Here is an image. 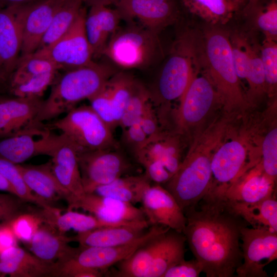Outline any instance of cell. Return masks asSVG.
Returning a JSON list of instances; mask_svg holds the SVG:
<instances>
[{
	"instance_id": "obj_1",
	"label": "cell",
	"mask_w": 277,
	"mask_h": 277,
	"mask_svg": "<svg viewBox=\"0 0 277 277\" xmlns=\"http://www.w3.org/2000/svg\"><path fill=\"white\" fill-rule=\"evenodd\" d=\"M184 214L186 242L207 277H232L243 262L242 229L250 226L222 196L206 195Z\"/></svg>"
},
{
	"instance_id": "obj_2",
	"label": "cell",
	"mask_w": 277,
	"mask_h": 277,
	"mask_svg": "<svg viewBox=\"0 0 277 277\" xmlns=\"http://www.w3.org/2000/svg\"><path fill=\"white\" fill-rule=\"evenodd\" d=\"M228 130V123L215 120L195 138L178 169L165 183L184 213L207 194L211 181L213 154Z\"/></svg>"
},
{
	"instance_id": "obj_3",
	"label": "cell",
	"mask_w": 277,
	"mask_h": 277,
	"mask_svg": "<svg viewBox=\"0 0 277 277\" xmlns=\"http://www.w3.org/2000/svg\"><path fill=\"white\" fill-rule=\"evenodd\" d=\"M116 72L109 65L94 61L88 65L65 71L54 82L34 123H42L67 113L81 101L89 100L97 93Z\"/></svg>"
},
{
	"instance_id": "obj_4",
	"label": "cell",
	"mask_w": 277,
	"mask_h": 277,
	"mask_svg": "<svg viewBox=\"0 0 277 277\" xmlns=\"http://www.w3.org/2000/svg\"><path fill=\"white\" fill-rule=\"evenodd\" d=\"M203 47L201 60L221 104L229 112H242L249 104L234 67L228 35L220 29H209L205 33Z\"/></svg>"
},
{
	"instance_id": "obj_5",
	"label": "cell",
	"mask_w": 277,
	"mask_h": 277,
	"mask_svg": "<svg viewBox=\"0 0 277 277\" xmlns=\"http://www.w3.org/2000/svg\"><path fill=\"white\" fill-rule=\"evenodd\" d=\"M188 35L175 43L163 65L153 89H149L150 101L160 126L167 124V113L171 103L180 101L196 71L195 50Z\"/></svg>"
},
{
	"instance_id": "obj_6",
	"label": "cell",
	"mask_w": 277,
	"mask_h": 277,
	"mask_svg": "<svg viewBox=\"0 0 277 277\" xmlns=\"http://www.w3.org/2000/svg\"><path fill=\"white\" fill-rule=\"evenodd\" d=\"M129 23L118 28L102 55L123 70L148 68L162 55L158 34L141 25Z\"/></svg>"
},
{
	"instance_id": "obj_7",
	"label": "cell",
	"mask_w": 277,
	"mask_h": 277,
	"mask_svg": "<svg viewBox=\"0 0 277 277\" xmlns=\"http://www.w3.org/2000/svg\"><path fill=\"white\" fill-rule=\"evenodd\" d=\"M76 148L77 152L103 149L120 145L113 131L90 106L74 107L52 125Z\"/></svg>"
},
{
	"instance_id": "obj_8",
	"label": "cell",
	"mask_w": 277,
	"mask_h": 277,
	"mask_svg": "<svg viewBox=\"0 0 277 277\" xmlns=\"http://www.w3.org/2000/svg\"><path fill=\"white\" fill-rule=\"evenodd\" d=\"M77 160L86 193L120 177L132 175L134 166L120 145L103 149L77 152Z\"/></svg>"
},
{
	"instance_id": "obj_9",
	"label": "cell",
	"mask_w": 277,
	"mask_h": 277,
	"mask_svg": "<svg viewBox=\"0 0 277 277\" xmlns=\"http://www.w3.org/2000/svg\"><path fill=\"white\" fill-rule=\"evenodd\" d=\"M167 228L152 225L133 241L121 245L111 247H84L79 246L73 256L58 266L55 276H66L80 269L105 271L110 267L127 259L138 248Z\"/></svg>"
},
{
	"instance_id": "obj_10",
	"label": "cell",
	"mask_w": 277,
	"mask_h": 277,
	"mask_svg": "<svg viewBox=\"0 0 277 277\" xmlns=\"http://www.w3.org/2000/svg\"><path fill=\"white\" fill-rule=\"evenodd\" d=\"M86 15V9L82 7L74 23L61 38L33 53L49 60L57 70L65 71L91 64L93 55L85 28Z\"/></svg>"
},
{
	"instance_id": "obj_11",
	"label": "cell",
	"mask_w": 277,
	"mask_h": 277,
	"mask_svg": "<svg viewBox=\"0 0 277 277\" xmlns=\"http://www.w3.org/2000/svg\"><path fill=\"white\" fill-rule=\"evenodd\" d=\"M221 100L206 75L196 72L180 100L174 114L175 133L184 135L201 124Z\"/></svg>"
},
{
	"instance_id": "obj_12",
	"label": "cell",
	"mask_w": 277,
	"mask_h": 277,
	"mask_svg": "<svg viewBox=\"0 0 277 277\" xmlns=\"http://www.w3.org/2000/svg\"><path fill=\"white\" fill-rule=\"evenodd\" d=\"M244 136L222 142L214 151L211 163V181L206 195L224 196L247 165L248 144Z\"/></svg>"
},
{
	"instance_id": "obj_13",
	"label": "cell",
	"mask_w": 277,
	"mask_h": 277,
	"mask_svg": "<svg viewBox=\"0 0 277 277\" xmlns=\"http://www.w3.org/2000/svg\"><path fill=\"white\" fill-rule=\"evenodd\" d=\"M241 241L243 262L236 270V276L267 277L264 267L277 258V232L246 226Z\"/></svg>"
},
{
	"instance_id": "obj_14",
	"label": "cell",
	"mask_w": 277,
	"mask_h": 277,
	"mask_svg": "<svg viewBox=\"0 0 277 277\" xmlns=\"http://www.w3.org/2000/svg\"><path fill=\"white\" fill-rule=\"evenodd\" d=\"M42 123L34 125L0 141V157L16 164L38 155L51 156L63 138L55 135Z\"/></svg>"
},
{
	"instance_id": "obj_15",
	"label": "cell",
	"mask_w": 277,
	"mask_h": 277,
	"mask_svg": "<svg viewBox=\"0 0 277 277\" xmlns=\"http://www.w3.org/2000/svg\"><path fill=\"white\" fill-rule=\"evenodd\" d=\"M65 0H34L17 5L16 17L22 36L21 55L34 52L55 12Z\"/></svg>"
},
{
	"instance_id": "obj_16",
	"label": "cell",
	"mask_w": 277,
	"mask_h": 277,
	"mask_svg": "<svg viewBox=\"0 0 277 277\" xmlns=\"http://www.w3.org/2000/svg\"><path fill=\"white\" fill-rule=\"evenodd\" d=\"M121 18L128 22L137 19L141 25L159 34L177 18L176 0H114Z\"/></svg>"
},
{
	"instance_id": "obj_17",
	"label": "cell",
	"mask_w": 277,
	"mask_h": 277,
	"mask_svg": "<svg viewBox=\"0 0 277 277\" xmlns=\"http://www.w3.org/2000/svg\"><path fill=\"white\" fill-rule=\"evenodd\" d=\"M141 203L150 226H164L183 232L186 216L174 197L161 185H151L145 191Z\"/></svg>"
},
{
	"instance_id": "obj_18",
	"label": "cell",
	"mask_w": 277,
	"mask_h": 277,
	"mask_svg": "<svg viewBox=\"0 0 277 277\" xmlns=\"http://www.w3.org/2000/svg\"><path fill=\"white\" fill-rule=\"evenodd\" d=\"M51 157L50 162L53 174L71 197L68 210L77 209L86 193L82 183L76 148L63 136Z\"/></svg>"
},
{
	"instance_id": "obj_19",
	"label": "cell",
	"mask_w": 277,
	"mask_h": 277,
	"mask_svg": "<svg viewBox=\"0 0 277 277\" xmlns=\"http://www.w3.org/2000/svg\"><path fill=\"white\" fill-rule=\"evenodd\" d=\"M43 102L40 97L0 99V137L13 135L34 125Z\"/></svg>"
},
{
	"instance_id": "obj_20",
	"label": "cell",
	"mask_w": 277,
	"mask_h": 277,
	"mask_svg": "<svg viewBox=\"0 0 277 277\" xmlns=\"http://www.w3.org/2000/svg\"><path fill=\"white\" fill-rule=\"evenodd\" d=\"M275 183L265 173L260 162L239 176L227 189L224 196L233 202H258L276 193Z\"/></svg>"
},
{
	"instance_id": "obj_21",
	"label": "cell",
	"mask_w": 277,
	"mask_h": 277,
	"mask_svg": "<svg viewBox=\"0 0 277 277\" xmlns=\"http://www.w3.org/2000/svg\"><path fill=\"white\" fill-rule=\"evenodd\" d=\"M78 208L109 222L131 224L147 221L141 208L95 193H86L78 204Z\"/></svg>"
},
{
	"instance_id": "obj_22",
	"label": "cell",
	"mask_w": 277,
	"mask_h": 277,
	"mask_svg": "<svg viewBox=\"0 0 277 277\" xmlns=\"http://www.w3.org/2000/svg\"><path fill=\"white\" fill-rule=\"evenodd\" d=\"M71 237L60 233L52 226L43 223L27 243L32 253L41 260L57 267L68 261L77 248L71 247Z\"/></svg>"
},
{
	"instance_id": "obj_23",
	"label": "cell",
	"mask_w": 277,
	"mask_h": 277,
	"mask_svg": "<svg viewBox=\"0 0 277 277\" xmlns=\"http://www.w3.org/2000/svg\"><path fill=\"white\" fill-rule=\"evenodd\" d=\"M56 267L16 245L0 252V276H54Z\"/></svg>"
},
{
	"instance_id": "obj_24",
	"label": "cell",
	"mask_w": 277,
	"mask_h": 277,
	"mask_svg": "<svg viewBox=\"0 0 277 277\" xmlns=\"http://www.w3.org/2000/svg\"><path fill=\"white\" fill-rule=\"evenodd\" d=\"M121 19L116 9L103 5L90 6L86 15L85 28L93 56L102 55L110 38L118 29Z\"/></svg>"
},
{
	"instance_id": "obj_25",
	"label": "cell",
	"mask_w": 277,
	"mask_h": 277,
	"mask_svg": "<svg viewBox=\"0 0 277 277\" xmlns=\"http://www.w3.org/2000/svg\"><path fill=\"white\" fill-rule=\"evenodd\" d=\"M17 5L0 9V58L2 76L11 75L19 58L22 36L16 17Z\"/></svg>"
},
{
	"instance_id": "obj_26",
	"label": "cell",
	"mask_w": 277,
	"mask_h": 277,
	"mask_svg": "<svg viewBox=\"0 0 277 277\" xmlns=\"http://www.w3.org/2000/svg\"><path fill=\"white\" fill-rule=\"evenodd\" d=\"M16 165L27 185L36 195L49 204L63 199L70 205L71 195L53 174L50 161L40 165Z\"/></svg>"
},
{
	"instance_id": "obj_27",
	"label": "cell",
	"mask_w": 277,
	"mask_h": 277,
	"mask_svg": "<svg viewBox=\"0 0 277 277\" xmlns=\"http://www.w3.org/2000/svg\"><path fill=\"white\" fill-rule=\"evenodd\" d=\"M148 228L141 226L103 227L78 232L72 236L84 247H111L128 243L143 234Z\"/></svg>"
},
{
	"instance_id": "obj_28",
	"label": "cell",
	"mask_w": 277,
	"mask_h": 277,
	"mask_svg": "<svg viewBox=\"0 0 277 277\" xmlns=\"http://www.w3.org/2000/svg\"><path fill=\"white\" fill-rule=\"evenodd\" d=\"M228 201L234 212L251 227L267 229L277 232L276 193L261 201L253 203Z\"/></svg>"
},
{
	"instance_id": "obj_29",
	"label": "cell",
	"mask_w": 277,
	"mask_h": 277,
	"mask_svg": "<svg viewBox=\"0 0 277 277\" xmlns=\"http://www.w3.org/2000/svg\"><path fill=\"white\" fill-rule=\"evenodd\" d=\"M151 182L145 173L124 176L98 187L93 193L133 205L141 203Z\"/></svg>"
},
{
	"instance_id": "obj_30",
	"label": "cell",
	"mask_w": 277,
	"mask_h": 277,
	"mask_svg": "<svg viewBox=\"0 0 277 277\" xmlns=\"http://www.w3.org/2000/svg\"><path fill=\"white\" fill-rule=\"evenodd\" d=\"M49 225L53 226L60 233L73 229L78 232H83L95 229L121 226H141L149 227L147 221L131 224L112 223L100 219L94 215H87L68 210L63 214L56 213L50 219Z\"/></svg>"
},
{
	"instance_id": "obj_31",
	"label": "cell",
	"mask_w": 277,
	"mask_h": 277,
	"mask_svg": "<svg viewBox=\"0 0 277 277\" xmlns=\"http://www.w3.org/2000/svg\"><path fill=\"white\" fill-rule=\"evenodd\" d=\"M83 4L82 0L63 2L54 15L37 50L52 45L69 30L78 16Z\"/></svg>"
},
{
	"instance_id": "obj_32",
	"label": "cell",
	"mask_w": 277,
	"mask_h": 277,
	"mask_svg": "<svg viewBox=\"0 0 277 277\" xmlns=\"http://www.w3.org/2000/svg\"><path fill=\"white\" fill-rule=\"evenodd\" d=\"M191 13L213 24L225 23L236 8L232 0H181Z\"/></svg>"
},
{
	"instance_id": "obj_33",
	"label": "cell",
	"mask_w": 277,
	"mask_h": 277,
	"mask_svg": "<svg viewBox=\"0 0 277 277\" xmlns=\"http://www.w3.org/2000/svg\"><path fill=\"white\" fill-rule=\"evenodd\" d=\"M0 173L11 186L16 195L23 200L49 211H55L58 210L36 195L29 188L16 164L0 157Z\"/></svg>"
},
{
	"instance_id": "obj_34",
	"label": "cell",
	"mask_w": 277,
	"mask_h": 277,
	"mask_svg": "<svg viewBox=\"0 0 277 277\" xmlns=\"http://www.w3.org/2000/svg\"><path fill=\"white\" fill-rule=\"evenodd\" d=\"M136 79L123 72H117L109 80L113 115L118 126L124 110L133 93Z\"/></svg>"
},
{
	"instance_id": "obj_35",
	"label": "cell",
	"mask_w": 277,
	"mask_h": 277,
	"mask_svg": "<svg viewBox=\"0 0 277 277\" xmlns=\"http://www.w3.org/2000/svg\"><path fill=\"white\" fill-rule=\"evenodd\" d=\"M57 71L51 62L33 53L20 56L16 67L11 74L10 85L18 83L32 76Z\"/></svg>"
},
{
	"instance_id": "obj_36",
	"label": "cell",
	"mask_w": 277,
	"mask_h": 277,
	"mask_svg": "<svg viewBox=\"0 0 277 277\" xmlns=\"http://www.w3.org/2000/svg\"><path fill=\"white\" fill-rule=\"evenodd\" d=\"M150 101L149 89L137 80L133 93L122 114L118 126L124 130L138 122L146 105Z\"/></svg>"
},
{
	"instance_id": "obj_37",
	"label": "cell",
	"mask_w": 277,
	"mask_h": 277,
	"mask_svg": "<svg viewBox=\"0 0 277 277\" xmlns=\"http://www.w3.org/2000/svg\"><path fill=\"white\" fill-rule=\"evenodd\" d=\"M249 90L246 96L249 104L254 105L266 94L265 75L260 56L251 48L249 67L246 77Z\"/></svg>"
},
{
	"instance_id": "obj_38",
	"label": "cell",
	"mask_w": 277,
	"mask_h": 277,
	"mask_svg": "<svg viewBox=\"0 0 277 277\" xmlns=\"http://www.w3.org/2000/svg\"><path fill=\"white\" fill-rule=\"evenodd\" d=\"M260 57L265 75L266 94L272 97L276 93L277 85V45L275 41H264Z\"/></svg>"
},
{
	"instance_id": "obj_39",
	"label": "cell",
	"mask_w": 277,
	"mask_h": 277,
	"mask_svg": "<svg viewBox=\"0 0 277 277\" xmlns=\"http://www.w3.org/2000/svg\"><path fill=\"white\" fill-rule=\"evenodd\" d=\"M56 71L32 76L14 85H10L11 92L16 97H41L54 82Z\"/></svg>"
},
{
	"instance_id": "obj_40",
	"label": "cell",
	"mask_w": 277,
	"mask_h": 277,
	"mask_svg": "<svg viewBox=\"0 0 277 277\" xmlns=\"http://www.w3.org/2000/svg\"><path fill=\"white\" fill-rule=\"evenodd\" d=\"M262 159L260 161L265 173L276 182L277 175V128L272 125L261 142Z\"/></svg>"
},
{
	"instance_id": "obj_41",
	"label": "cell",
	"mask_w": 277,
	"mask_h": 277,
	"mask_svg": "<svg viewBox=\"0 0 277 277\" xmlns=\"http://www.w3.org/2000/svg\"><path fill=\"white\" fill-rule=\"evenodd\" d=\"M44 223L43 210L39 214L32 211L21 214L12 220L9 224L17 239L27 244Z\"/></svg>"
},
{
	"instance_id": "obj_42",
	"label": "cell",
	"mask_w": 277,
	"mask_h": 277,
	"mask_svg": "<svg viewBox=\"0 0 277 277\" xmlns=\"http://www.w3.org/2000/svg\"><path fill=\"white\" fill-rule=\"evenodd\" d=\"M109 81L100 91L88 100L92 109L113 132L118 126L113 115Z\"/></svg>"
},
{
	"instance_id": "obj_43",
	"label": "cell",
	"mask_w": 277,
	"mask_h": 277,
	"mask_svg": "<svg viewBox=\"0 0 277 277\" xmlns=\"http://www.w3.org/2000/svg\"><path fill=\"white\" fill-rule=\"evenodd\" d=\"M256 22L266 38L275 41L277 36V2L270 0L265 6L257 8Z\"/></svg>"
},
{
	"instance_id": "obj_44",
	"label": "cell",
	"mask_w": 277,
	"mask_h": 277,
	"mask_svg": "<svg viewBox=\"0 0 277 277\" xmlns=\"http://www.w3.org/2000/svg\"><path fill=\"white\" fill-rule=\"evenodd\" d=\"M27 202L10 193H0V226L9 223L19 215L31 212Z\"/></svg>"
},
{
	"instance_id": "obj_45",
	"label": "cell",
	"mask_w": 277,
	"mask_h": 277,
	"mask_svg": "<svg viewBox=\"0 0 277 277\" xmlns=\"http://www.w3.org/2000/svg\"><path fill=\"white\" fill-rule=\"evenodd\" d=\"M148 136L142 129L138 122L122 130L120 146L130 156L135 154L146 144Z\"/></svg>"
},
{
	"instance_id": "obj_46",
	"label": "cell",
	"mask_w": 277,
	"mask_h": 277,
	"mask_svg": "<svg viewBox=\"0 0 277 277\" xmlns=\"http://www.w3.org/2000/svg\"><path fill=\"white\" fill-rule=\"evenodd\" d=\"M251 47L242 41L231 43L232 60L239 79H246L251 59Z\"/></svg>"
},
{
	"instance_id": "obj_47",
	"label": "cell",
	"mask_w": 277,
	"mask_h": 277,
	"mask_svg": "<svg viewBox=\"0 0 277 277\" xmlns=\"http://www.w3.org/2000/svg\"><path fill=\"white\" fill-rule=\"evenodd\" d=\"M202 272V266L196 259H184L169 268L163 277H198Z\"/></svg>"
},
{
	"instance_id": "obj_48",
	"label": "cell",
	"mask_w": 277,
	"mask_h": 277,
	"mask_svg": "<svg viewBox=\"0 0 277 277\" xmlns=\"http://www.w3.org/2000/svg\"><path fill=\"white\" fill-rule=\"evenodd\" d=\"M138 123L148 137L156 136L163 131L151 101L146 105Z\"/></svg>"
},
{
	"instance_id": "obj_49",
	"label": "cell",
	"mask_w": 277,
	"mask_h": 277,
	"mask_svg": "<svg viewBox=\"0 0 277 277\" xmlns=\"http://www.w3.org/2000/svg\"><path fill=\"white\" fill-rule=\"evenodd\" d=\"M145 174L152 182L157 184H164L172 177L165 166L158 161H149L142 164Z\"/></svg>"
},
{
	"instance_id": "obj_50",
	"label": "cell",
	"mask_w": 277,
	"mask_h": 277,
	"mask_svg": "<svg viewBox=\"0 0 277 277\" xmlns=\"http://www.w3.org/2000/svg\"><path fill=\"white\" fill-rule=\"evenodd\" d=\"M16 240L9 223L0 226V252L16 246Z\"/></svg>"
},
{
	"instance_id": "obj_51",
	"label": "cell",
	"mask_w": 277,
	"mask_h": 277,
	"mask_svg": "<svg viewBox=\"0 0 277 277\" xmlns=\"http://www.w3.org/2000/svg\"><path fill=\"white\" fill-rule=\"evenodd\" d=\"M105 271L90 269H80L72 272L68 277H100Z\"/></svg>"
},
{
	"instance_id": "obj_52",
	"label": "cell",
	"mask_w": 277,
	"mask_h": 277,
	"mask_svg": "<svg viewBox=\"0 0 277 277\" xmlns=\"http://www.w3.org/2000/svg\"><path fill=\"white\" fill-rule=\"evenodd\" d=\"M0 191L6 192L13 194H15L14 189L12 188L8 181L0 173Z\"/></svg>"
},
{
	"instance_id": "obj_53",
	"label": "cell",
	"mask_w": 277,
	"mask_h": 277,
	"mask_svg": "<svg viewBox=\"0 0 277 277\" xmlns=\"http://www.w3.org/2000/svg\"><path fill=\"white\" fill-rule=\"evenodd\" d=\"M83 3H85L89 6L95 5H103L108 6L113 4L114 0H82Z\"/></svg>"
},
{
	"instance_id": "obj_54",
	"label": "cell",
	"mask_w": 277,
	"mask_h": 277,
	"mask_svg": "<svg viewBox=\"0 0 277 277\" xmlns=\"http://www.w3.org/2000/svg\"><path fill=\"white\" fill-rule=\"evenodd\" d=\"M6 6L23 5L34 0H3Z\"/></svg>"
},
{
	"instance_id": "obj_55",
	"label": "cell",
	"mask_w": 277,
	"mask_h": 277,
	"mask_svg": "<svg viewBox=\"0 0 277 277\" xmlns=\"http://www.w3.org/2000/svg\"><path fill=\"white\" fill-rule=\"evenodd\" d=\"M248 0H232L234 5L236 6V9L239 6L244 4L245 2H247Z\"/></svg>"
},
{
	"instance_id": "obj_56",
	"label": "cell",
	"mask_w": 277,
	"mask_h": 277,
	"mask_svg": "<svg viewBox=\"0 0 277 277\" xmlns=\"http://www.w3.org/2000/svg\"><path fill=\"white\" fill-rule=\"evenodd\" d=\"M6 4L4 2L3 0H0V9L6 7Z\"/></svg>"
},
{
	"instance_id": "obj_57",
	"label": "cell",
	"mask_w": 277,
	"mask_h": 277,
	"mask_svg": "<svg viewBox=\"0 0 277 277\" xmlns=\"http://www.w3.org/2000/svg\"><path fill=\"white\" fill-rule=\"evenodd\" d=\"M2 63H1V60L0 58V77H2Z\"/></svg>"
},
{
	"instance_id": "obj_58",
	"label": "cell",
	"mask_w": 277,
	"mask_h": 277,
	"mask_svg": "<svg viewBox=\"0 0 277 277\" xmlns=\"http://www.w3.org/2000/svg\"></svg>"
}]
</instances>
